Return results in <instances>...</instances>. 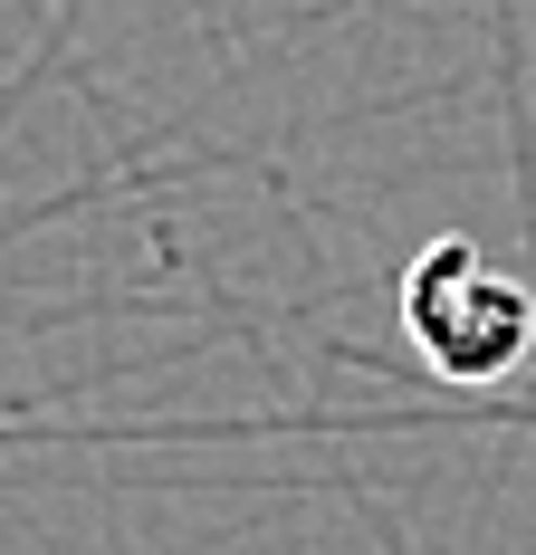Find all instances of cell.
<instances>
[{"instance_id": "6da1fadb", "label": "cell", "mask_w": 536, "mask_h": 555, "mask_svg": "<svg viewBox=\"0 0 536 555\" xmlns=\"http://www.w3.org/2000/svg\"><path fill=\"white\" fill-rule=\"evenodd\" d=\"M403 326L450 384H498L536 345V287L498 269L480 240H431L403 269Z\"/></svg>"}]
</instances>
